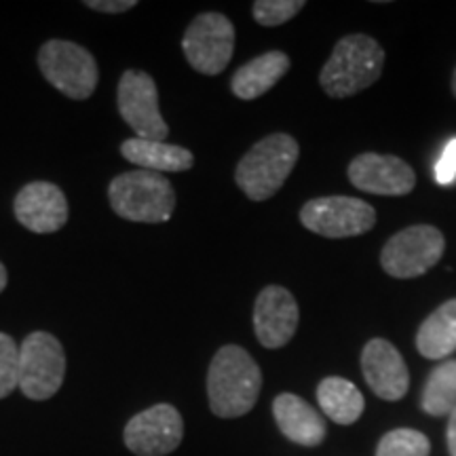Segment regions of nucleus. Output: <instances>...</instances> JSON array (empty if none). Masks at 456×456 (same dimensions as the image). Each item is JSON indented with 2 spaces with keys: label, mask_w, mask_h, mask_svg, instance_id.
Returning <instances> with one entry per match:
<instances>
[{
  "label": "nucleus",
  "mask_w": 456,
  "mask_h": 456,
  "mask_svg": "<svg viewBox=\"0 0 456 456\" xmlns=\"http://www.w3.org/2000/svg\"><path fill=\"white\" fill-rule=\"evenodd\" d=\"M416 349L427 359H446L456 351V298L425 319L416 334Z\"/></svg>",
  "instance_id": "nucleus-19"
},
{
  "label": "nucleus",
  "mask_w": 456,
  "mask_h": 456,
  "mask_svg": "<svg viewBox=\"0 0 456 456\" xmlns=\"http://www.w3.org/2000/svg\"><path fill=\"white\" fill-rule=\"evenodd\" d=\"M135 0H87L85 7L100 11V13H125L135 7Z\"/></svg>",
  "instance_id": "nucleus-26"
},
{
  "label": "nucleus",
  "mask_w": 456,
  "mask_h": 456,
  "mask_svg": "<svg viewBox=\"0 0 456 456\" xmlns=\"http://www.w3.org/2000/svg\"><path fill=\"white\" fill-rule=\"evenodd\" d=\"M436 180L440 182V184H452L456 180V138L450 140L448 146L444 148L436 167Z\"/></svg>",
  "instance_id": "nucleus-25"
},
{
  "label": "nucleus",
  "mask_w": 456,
  "mask_h": 456,
  "mask_svg": "<svg viewBox=\"0 0 456 456\" xmlns=\"http://www.w3.org/2000/svg\"><path fill=\"white\" fill-rule=\"evenodd\" d=\"M452 94L456 95V70H454V74H452Z\"/></svg>",
  "instance_id": "nucleus-29"
},
{
  "label": "nucleus",
  "mask_w": 456,
  "mask_h": 456,
  "mask_svg": "<svg viewBox=\"0 0 456 456\" xmlns=\"http://www.w3.org/2000/svg\"><path fill=\"white\" fill-rule=\"evenodd\" d=\"M385 51L366 34H349L340 38L322 68L319 83L330 98H351L380 78Z\"/></svg>",
  "instance_id": "nucleus-2"
},
{
  "label": "nucleus",
  "mask_w": 456,
  "mask_h": 456,
  "mask_svg": "<svg viewBox=\"0 0 456 456\" xmlns=\"http://www.w3.org/2000/svg\"><path fill=\"white\" fill-rule=\"evenodd\" d=\"M300 146L292 135L271 134L254 144L237 165V186L252 201H266L285 184L298 161Z\"/></svg>",
  "instance_id": "nucleus-3"
},
{
  "label": "nucleus",
  "mask_w": 456,
  "mask_h": 456,
  "mask_svg": "<svg viewBox=\"0 0 456 456\" xmlns=\"http://www.w3.org/2000/svg\"><path fill=\"white\" fill-rule=\"evenodd\" d=\"M317 402L323 414L338 425H353L363 414L366 402L351 380L330 376L317 387Z\"/></svg>",
  "instance_id": "nucleus-20"
},
{
  "label": "nucleus",
  "mask_w": 456,
  "mask_h": 456,
  "mask_svg": "<svg viewBox=\"0 0 456 456\" xmlns=\"http://www.w3.org/2000/svg\"><path fill=\"white\" fill-rule=\"evenodd\" d=\"M20 387V346L9 334L0 332V399Z\"/></svg>",
  "instance_id": "nucleus-23"
},
{
  "label": "nucleus",
  "mask_w": 456,
  "mask_h": 456,
  "mask_svg": "<svg viewBox=\"0 0 456 456\" xmlns=\"http://www.w3.org/2000/svg\"><path fill=\"white\" fill-rule=\"evenodd\" d=\"M420 408L431 416H450L456 410V359L437 366L427 379Z\"/></svg>",
  "instance_id": "nucleus-21"
},
{
  "label": "nucleus",
  "mask_w": 456,
  "mask_h": 456,
  "mask_svg": "<svg viewBox=\"0 0 456 456\" xmlns=\"http://www.w3.org/2000/svg\"><path fill=\"white\" fill-rule=\"evenodd\" d=\"M288 70L289 57L283 51H269L239 68L231 81V89L239 100H256L275 87Z\"/></svg>",
  "instance_id": "nucleus-17"
},
{
  "label": "nucleus",
  "mask_w": 456,
  "mask_h": 456,
  "mask_svg": "<svg viewBox=\"0 0 456 456\" xmlns=\"http://www.w3.org/2000/svg\"><path fill=\"white\" fill-rule=\"evenodd\" d=\"M431 444L420 431L393 429L379 442L376 456H429Z\"/></svg>",
  "instance_id": "nucleus-22"
},
{
  "label": "nucleus",
  "mask_w": 456,
  "mask_h": 456,
  "mask_svg": "<svg viewBox=\"0 0 456 456\" xmlns=\"http://www.w3.org/2000/svg\"><path fill=\"white\" fill-rule=\"evenodd\" d=\"M448 452L450 456H456V410L448 420Z\"/></svg>",
  "instance_id": "nucleus-27"
},
{
  "label": "nucleus",
  "mask_w": 456,
  "mask_h": 456,
  "mask_svg": "<svg viewBox=\"0 0 456 456\" xmlns=\"http://www.w3.org/2000/svg\"><path fill=\"white\" fill-rule=\"evenodd\" d=\"M182 437H184V420L171 403H157L135 414L123 431L125 446L135 456L171 454L182 444Z\"/></svg>",
  "instance_id": "nucleus-11"
},
{
  "label": "nucleus",
  "mask_w": 456,
  "mask_h": 456,
  "mask_svg": "<svg viewBox=\"0 0 456 456\" xmlns=\"http://www.w3.org/2000/svg\"><path fill=\"white\" fill-rule=\"evenodd\" d=\"M262 372L248 351L226 345L216 353L208 372L209 408L220 419H239L256 406Z\"/></svg>",
  "instance_id": "nucleus-1"
},
{
  "label": "nucleus",
  "mask_w": 456,
  "mask_h": 456,
  "mask_svg": "<svg viewBox=\"0 0 456 456\" xmlns=\"http://www.w3.org/2000/svg\"><path fill=\"white\" fill-rule=\"evenodd\" d=\"M7 281H9L7 269H4V265H3V262H0V292H3V289L7 288Z\"/></svg>",
  "instance_id": "nucleus-28"
},
{
  "label": "nucleus",
  "mask_w": 456,
  "mask_h": 456,
  "mask_svg": "<svg viewBox=\"0 0 456 456\" xmlns=\"http://www.w3.org/2000/svg\"><path fill=\"white\" fill-rule=\"evenodd\" d=\"M300 9H305L302 0H258L254 3L252 13L260 26L275 28L298 15Z\"/></svg>",
  "instance_id": "nucleus-24"
},
{
  "label": "nucleus",
  "mask_w": 456,
  "mask_h": 456,
  "mask_svg": "<svg viewBox=\"0 0 456 456\" xmlns=\"http://www.w3.org/2000/svg\"><path fill=\"white\" fill-rule=\"evenodd\" d=\"M273 414H275L279 431L289 442L300 446H319L326 440V420L311 403L294 395V393H281L273 402Z\"/></svg>",
  "instance_id": "nucleus-16"
},
{
  "label": "nucleus",
  "mask_w": 456,
  "mask_h": 456,
  "mask_svg": "<svg viewBox=\"0 0 456 456\" xmlns=\"http://www.w3.org/2000/svg\"><path fill=\"white\" fill-rule=\"evenodd\" d=\"M117 100L123 121L134 129L135 138L165 142L169 127L159 110L157 85L151 74L142 70L125 72L118 83Z\"/></svg>",
  "instance_id": "nucleus-10"
},
{
  "label": "nucleus",
  "mask_w": 456,
  "mask_h": 456,
  "mask_svg": "<svg viewBox=\"0 0 456 456\" xmlns=\"http://www.w3.org/2000/svg\"><path fill=\"white\" fill-rule=\"evenodd\" d=\"M112 209L131 222L161 224L174 216L175 192L171 182L155 171H127L117 175L108 188Z\"/></svg>",
  "instance_id": "nucleus-4"
},
{
  "label": "nucleus",
  "mask_w": 456,
  "mask_h": 456,
  "mask_svg": "<svg viewBox=\"0 0 456 456\" xmlns=\"http://www.w3.org/2000/svg\"><path fill=\"white\" fill-rule=\"evenodd\" d=\"M15 218L28 231L47 235L60 231L68 222V201L61 188L53 182H30L17 192Z\"/></svg>",
  "instance_id": "nucleus-14"
},
{
  "label": "nucleus",
  "mask_w": 456,
  "mask_h": 456,
  "mask_svg": "<svg viewBox=\"0 0 456 456\" xmlns=\"http://www.w3.org/2000/svg\"><path fill=\"white\" fill-rule=\"evenodd\" d=\"M351 184L380 197H402L414 191L416 174L406 161L393 155L366 152L349 165Z\"/></svg>",
  "instance_id": "nucleus-12"
},
{
  "label": "nucleus",
  "mask_w": 456,
  "mask_h": 456,
  "mask_svg": "<svg viewBox=\"0 0 456 456\" xmlns=\"http://www.w3.org/2000/svg\"><path fill=\"white\" fill-rule=\"evenodd\" d=\"M43 77L70 100H87L98 87L95 57L81 45L70 41H49L38 51Z\"/></svg>",
  "instance_id": "nucleus-6"
},
{
  "label": "nucleus",
  "mask_w": 456,
  "mask_h": 456,
  "mask_svg": "<svg viewBox=\"0 0 456 456\" xmlns=\"http://www.w3.org/2000/svg\"><path fill=\"white\" fill-rule=\"evenodd\" d=\"M298 305L281 285H269L258 294L254 306V330L266 349H281L298 328Z\"/></svg>",
  "instance_id": "nucleus-13"
},
{
  "label": "nucleus",
  "mask_w": 456,
  "mask_h": 456,
  "mask_svg": "<svg viewBox=\"0 0 456 456\" xmlns=\"http://www.w3.org/2000/svg\"><path fill=\"white\" fill-rule=\"evenodd\" d=\"M362 372L366 383L380 399L397 402L406 395L410 387V374L402 353L389 340L374 338L363 346Z\"/></svg>",
  "instance_id": "nucleus-15"
},
{
  "label": "nucleus",
  "mask_w": 456,
  "mask_h": 456,
  "mask_svg": "<svg viewBox=\"0 0 456 456\" xmlns=\"http://www.w3.org/2000/svg\"><path fill=\"white\" fill-rule=\"evenodd\" d=\"M182 51L197 72L216 77L231 64L235 51V28L222 13L197 15L182 38Z\"/></svg>",
  "instance_id": "nucleus-8"
},
{
  "label": "nucleus",
  "mask_w": 456,
  "mask_h": 456,
  "mask_svg": "<svg viewBox=\"0 0 456 456\" xmlns=\"http://www.w3.org/2000/svg\"><path fill=\"white\" fill-rule=\"evenodd\" d=\"M300 222L328 239L357 237L376 224L372 205L355 197H319L300 209Z\"/></svg>",
  "instance_id": "nucleus-9"
},
{
  "label": "nucleus",
  "mask_w": 456,
  "mask_h": 456,
  "mask_svg": "<svg viewBox=\"0 0 456 456\" xmlns=\"http://www.w3.org/2000/svg\"><path fill=\"white\" fill-rule=\"evenodd\" d=\"M66 379V353L49 332H32L20 345V389L28 399L45 402L61 389Z\"/></svg>",
  "instance_id": "nucleus-5"
},
{
  "label": "nucleus",
  "mask_w": 456,
  "mask_h": 456,
  "mask_svg": "<svg viewBox=\"0 0 456 456\" xmlns=\"http://www.w3.org/2000/svg\"><path fill=\"white\" fill-rule=\"evenodd\" d=\"M121 155L129 163L140 165L142 169L155 174H171V171H186L195 165V157L184 146L167 144V142L129 138L121 144Z\"/></svg>",
  "instance_id": "nucleus-18"
},
{
  "label": "nucleus",
  "mask_w": 456,
  "mask_h": 456,
  "mask_svg": "<svg viewBox=\"0 0 456 456\" xmlns=\"http://www.w3.org/2000/svg\"><path fill=\"white\" fill-rule=\"evenodd\" d=\"M446 239L440 228L414 224L393 235L380 254L385 273L395 279H414L431 271L442 260Z\"/></svg>",
  "instance_id": "nucleus-7"
}]
</instances>
